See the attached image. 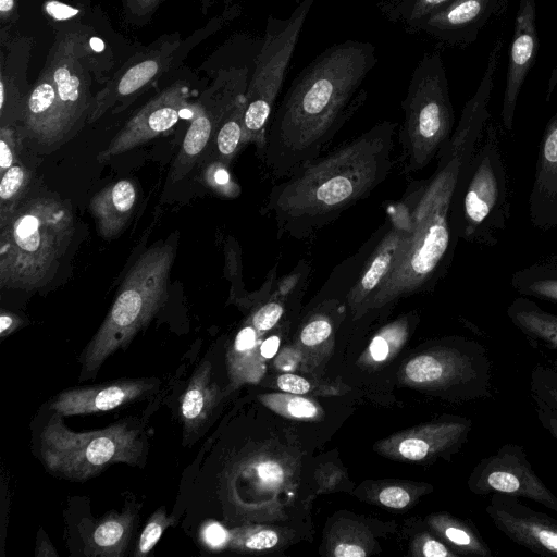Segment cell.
Instances as JSON below:
<instances>
[{
  "label": "cell",
  "mask_w": 557,
  "mask_h": 557,
  "mask_svg": "<svg viewBox=\"0 0 557 557\" xmlns=\"http://www.w3.org/2000/svg\"><path fill=\"white\" fill-rule=\"evenodd\" d=\"M454 0H379L377 8L389 22L399 24L409 34L430 15L442 10Z\"/></svg>",
  "instance_id": "4316f807"
},
{
  "label": "cell",
  "mask_w": 557,
  "mask_h": 557,
  "mask_svg": "<svg viewBox=\"0 0 557 557\" xmlns=\"http://www.w3.org/2000/svg\"><path fill=\"white\" fill-rule=\"evenodd\" d=\"M178 45V40L174 38L160 39L129 58L94 98L87 122H96L109 110H122L169 69Z\"/></svg>",
  "instance_id": "4fadbf2b"
},
{
  "label": "cell",
  "mask_w": 557,
  "mask_h": 557,
  "mask_svg": "<svg viewBox=\"0 0 557 557\" xmlns=\"http://www.w3.org/2000/svg\"><path fill=\"white\" fill-rule=\"evenodd\" d=\"M245 96V85L236 76L219 73L213 84L193 106L194 116L170 171L175 183L184 178L199 160L227 112Z\"/></svg>",
  "instance_id": "7c38bea8"
},
{
  "label": "cell",
  "mask_w": 557,
  "mask_h": 557,
  "mask_svg": "<svg viewBox=\"0 0 557 557\" xmlns=\"http://www.w3.org/2000/svg\"><path fill=\"white\" fill-rule=\"evenodd\" d=\"M388 351V344L384 337L376 336L373 338L370 345V352L374 360H384L387 357Z\"/></svg>",
  "instance_id": "c3c4849f"
},
{
  "label": "cell",
  "mask_w": 557,
  "mask_h": 557,
  "mask_svg": "<svg viewBox=\"0 0 557 557\" xmlns=\"http://www.w3.org/2000/svg\"><path fill=\"white\" fill-rule=\"evenodd\" d=\"M256 343V329L255 326H245L236 335L234 342V349L236 350H250Z\"/></svg>",
  "instance_id": "f6af8a7d"
},
{
  "label": "cell",
  "mask_w": 557,
  "mask_h": 557,
  "mask_svg": "<svg viewBox=\"0 0 557 557\" xmlns=\"http://www.w3.org/2000/svg\"><path fill=\"white\" fill-rule=\"evenodd\" d=\"M532 399L557 412V363L536 364L531 371Z\"/></svg>",
  "instance_id": "f546056e"
},
{
  "label": "cell",
  "mask_w": 557,
  "mask_h": 557,
  "mask_svg": "<svg viewBox=\"0 0 557 557\" xmlns=\"http://www.w3.org/2000/svg\"><path fill=\"white\" fill-rule=\"evenodd\" d=\"M287 411L296 418H311L317 414V407L308 399L295 397L287 403Z\"/></svg>",
  "instance_id": "7bdbcfd3"
},
{
  "label": "cell",
  "mask_w": 557,
  "mask_h": 557,
  "mask_svg": "<svg viewBox=\"0 0 557 557\" xmlns=\"http://www.w3.org/2000/svg\"><path fill=\"white\" fill-rule=\"evenodd\" d=\"M277 535L271 530H261L255 532L244 539L245 547L249 549H267L273 547L277 543Z\"/></svg>",
  "instance_id": "f35d334b"
},
{
  "label": "cell",
  "mask_w": 557,
  "mask_h": 557,
  "mask_svg": "<svg viewBox=\"0 0 557 557\" xmlns=\"http://www.w3.org/2000/svg\"><path fill=\"white\" fill-rule=\"evenodd\" d=\"M518 3L500 111L502 125L508 132L513 128L518 98L539 50L535 0Z\"/></svg>",
  "instance_id": "2e32d148"
},
{
  "label": "cell",
  "mask_w": 557,
  "mask_h": 557,
  "mask_svg": "<svg viewBox=\"0 0 557 557\" xmlns=\"http://www.w3.org/2000/svg\"><path fill=\"white\" fill-rule=\"evenodd\" d=\"M88 52L84 36L75 32L59 35L50 50L48 66L62 111L66 136L88 117L94 98L90 78L83 64Z\"/></svg>",
  "instance_id": "8fae6325"
},
{
  "label": "cell",
  "mask_w": 557,
  "mask_h": 557,
  "mask_svg": "<svg viewBox=\"0 0 557 557\" xmlns=\"http://www.w3.org/2000/svg\"><path fill=\"white\" fill-rule=\"evenodd\" d=\"M0 231V286L33 289L53 277L72 240L74 219L66 202L36 197Z\"/></svg>",
  "instance_id": "277c9868"
},
{
  "label": "cell",
  "mask_w": 557,
  "mask_h": 557,
  "mask_svg": "<svg viewBox=\"0 0 557 557\" xmlns=\"http://www.w3.org/2000/svg\"><path fill=\"white\" fill-rule=\"evenodd\" d=\"M256 469L260 480L265 484H277L283 479V469L274 461H262Z\"/></svg>",
  "instance_id": "60d3db41"
},
{
  "label": "cell",
  "mask_w": 557,
  "mask_h": 557,
  "mask_svg": "<svg viewBox=\"0 0 557 557\" xmlns=\"http://www.w3.org/2000/svg\"><path fill=\"white\" fill-rule=\"evenodd\" d=\"M37 556H58L51 543L47 537L45 540H40L38 544Z\"/></svg>",
  "instance_id": "db71d44e"
},
{
  "label": "cell",
  "mask_w": 557,
  "mask_h": 557,
  "mask_svg": "<svg viewBox=\"0 0 557 557\" xmlns=\"http://www.w3.org/2000/svg\"><path fill=\"white\" fill-rule=\"evenodd\" d=\"M401 109L399 161L405 173H413L436 158L455 129L448 81L438 51L425 52L413 69Z\"/></svg>",
  "instance_id": "52a82bcc"
},
{
  "label": "cell",
  "mask_w": 557,
  "mask_h": 557,
  "mask_svg": "<svg viewBox=\"0 0 557 557\" xmlns=\"http://www.w3.org/2000/svg\"><path fill=\"white\" fill-rule=\"evenodd\" d=\"M15 10V0H0V14L2 21H7Z\"/></svg>",
  "instance_id": "f5cc1de1"
},
{
  "label": "cell",
  "mask_w": 557,
  "mask_h": 557,
  "mask_svg": "<svg viewBox=\"0 0 557 557\" xmlns=\"http://www.w3.org/2000/svg\"><path fill=\"white\" fill-rule=\"evenodd\" d=\"M22 324V320L12 312L1 311L0 314V335L4 337L16 331Z\"/></svg>",
  "instance_id": "bcb514c9"
},
{
  "label": "cell",
  "mask_w": 557,
  "mask_h": 557,
  "mask_svg": "<svg viewBox=\"0 0 557 557\" xmlns=\"http://www.w3.org/2000/svg\"><path fill=\"white\" fill-rule=\"evenodd\" d=\"M283 313V305L277 300H270L255 312L251 322L257 331H268L280 321Z\"/></svg>",
  "instance_id": "836d02e7"
},
{
  "label": "cell",
  "mask_w": 557,
  "mask_h": 557,
  "mask_svg": "<svg viewBox=\"0 0 557 557\" xmlns=\"http://www.w3.org/2000/svg\"><path fill=\"white\" fill-rule=\"evenodd\" d=\"M332 333L329 320L319 318L311 320L301 331L300 341L307 346H314L326 341Z\"/></svg>",
  "instance_id": "e575fe53"
},
{
  "label": "cell",
  "mask_w": 557,
  "mask_h": 557,
  "mask_svg": "<svg viewBox=\"0 0 557 557\" xmlns=\"http://www.w3.org/2000/svg\"><path fill=\"white\" fill-rule=\"evenodd\" d=\"M504 41L490 52L480 84L466 102L450 139L436 156L430 177L411 182L401 200L408 213V230L388 275L367 300L368 307L433 287L448 270L459 240L451 214L458 184L490 119L488 103Z\"/></svg>",
  "instance_id": "6da1fadb"
},
{
  "label": "cell",
  "mask_w": 557,
  "mask_h": 557,
  "mask_svg": "<svg viewBox=\"0 0 557 557\" xmlns=\"http://www.w3.org/2000/svg\"><path fill=\"white\" fill-rule=\"evenodd\" d=\"M46 12L57 18V20H66L78 14V9L66 5L57 0H50L45 4Z\"/></svg>",
  "instance_id": "ee69618b"
},
{
  "label": "cell",
  "mask_w": 557,
  "mask_h": 557,
  "mask_svg": "<svg viewBox=\"0 0 557 557\" xmlns=\"http://www.w3.org/2000/svg\"><path fill=\"white\" fill-rule=\"evenodd\" d=\"M379 500L386 507L404 508L408 505L410 496L404 488L391 486L381 491L379 494Z\"/></svg>",
  "instance_id": "74e56055"
},
{
  "label": "cell",
  "mask_w": 557,
  "mask_h": 557,
  "mask_svg": "<svg viewBox=\"0 0 557 557\" xmlns=\"http://www.w3.org/2000/svg\"><path fill=\"white\" fill-rule=\"evenodd\" d=\"M469 488L483 496L502 493L528 498L557 513V495L535 473L524 447L517 443H506L480 460Z\"/></svg>",
  "instance_id": "30bf717a"
},
{
  "label": "cell",
  "mask_w": 557,
  "mask_h": 557,
  "mask_svg": "<svg viewBox=\"0 0 557 557\" xmlns=\"http://www.w3.org/2000/svg\"><path fill=\"white\" fill-rule=\"evenodd\" d=\"M189 86L177 81L141 107L99 152L97 160L106 162L169 132L188 108Z\"/></svg>",
  "instance_id": "5bb4252c"
},
{
  "label": "cell",
  "mask_w": 557,
  "mask_h": 557,
  "mask_svg": "<svg viewBox=\"0 0 557 557\" xmlns=\"http://www.w3.org/2000/svg\"><path fill=\"white\" fill-rule=\"evenodd\" d=\"M20 140L11 126L0 128V175L18 161Z\"/></svg>",
  "instance_id": "1f68e13d"
},
{
  "label": "cell",
  "mask_w": 557,
  "mask_h": 557,
  "mask_svg": "<svg viewBox=\"0 0 557 557\" xmlns=\"http://www.w3.org/2000/svg\"><path fill=\"white\" fill-rule=\"evenodd\" d=\"M511 324L530 342L557 349V314L546 311L532 298L519 296L507 307Z\"/></svg>",
  "instance_id": "603a6c76"
},
{
  "label": "cell",
  "mask_w": 557,
  "mask_h": 557,
  "mask_svg": "<svg viewBox=\"0 0 557 557\" xmlns=\"http://www.w3.org/2000/svg\"><path fill=\"white\" fill-rule=\"evenodd\" d=\"M30 182V172L15 163L1 175L0 182V227L4 226L20 207Z\"/></svg>",
  "instance_id": "f1b7e54d"
},
{
  "label": "cell",
  "mask_w": 557,
  "mask_h": 557,
  "mask_svg": "<svg viewBox=\"0 0 557 557\" xmlns=\"http://www.w3.org/2000/svg\"><path fill=\"white\" fill-rule=\"evenodd\" d=\"M387 230L361 268L352 283L348 299L352 306H362L375 293L388 275L396 261V255L408 230V213L404 201L387 207Z\"/></svg>",
  "instance_id": "d6986e66"
},
{
  "label": "cell",
  "mask_w": 557,
  "mask_h": 557,
  "mask_svg": "<svg viewBox=\"0 0 557 557\" xmlns=\"http://www.w3.org/2000/svg\"><path fill=\"white\" fill-rule=\"evenodd\" d=\"M500 0H454L425 18L417 28L447 45H469L496 13Z\"/></svg>",
  "instance_id": "ffe728a7"
},
{
  "label": "cell",
  "mask_w": 557,
  "mask_h": 557,
  "mask_svg": "<svg viewBox=\"0 0 557 557\" xmlns=\"http://www.w3.org/2000/svg\"><path fill=\"white\" fill-rule=\"evenodd\" d=\"M158 385L153 379H135L69 388L52 399L50 409L62 417L108 411L152 393Z\"/></svg>",
  "instance_id": "e0dca14e"
},
{
  "label": "cell",
  "mask_w": 557,
  "mask_h": 557,
  "mask_svg": "<svg viewBox=\"0 0 557 557\" xmlns=\"http://www.w3.org/2000/svg\"><path fill=\"white\" fill-rule=\"evenodd\" d=\"M315 0H301L285 18L270 15L264 38L255 58L249 77L244 113L245 140L260 156L275 100L285 81L304 24Z\"/></svg>",
  "instance_id": "9c48e42d"
},
{
  "label": "cell",
  "mask_w": 557,
  "mask_h": 557,
  "mask_svg": "<svg viewBox=\"0 0 557 557\" xmlns=\"http://www.w3.org/2000/svg\"><path fill=\"white\" fill-rule=\"evenodd\" d=\"M53 412L39 436L45 467L69 480L85 481L113 463L139 465L145 443L138 428L119 422L106 429L74 432Z\"/></svg>",
  "instance_id": "ba28073f"
},
{
  "label": "cell",
  "mask_w": 557,
  "mask_h": 557,
  "mask_svg": "<svg viewBox=\"0 0 557 557\" xmlns=\"http://www.w3.org/2000/svg\"><path fill=\"white\" fill-rule=\"evenodd\" d=\"M334 555L337 557H363L366 552L358 545L343 543L335 547Z\"/></svg>",
  "instance_id": "681fc988"
},
{
  "label": "cell",
  "mask_w": 557,
  "mask_h": 557,
  "mask_svg": "<svg viewBox=\"0 0 557 557\" xmlns=\"http://www.w3.org/2000/svg\"><path fill=\"white\" fill-rule=\"evenodd\" d=\"M528 212L535 228L549 231L557 227V108L539 144Z\"/></svg>",
  "instance_id": "ac0fdd59"
},
{
  "label": "cell",
  "mask_w": 557,
  "mask_h": 557,
  "mask_svg": "<svg viewBox=\"0 0 557 557\" xmlns=\"http://www.w3.org/2000/svg\"><path fill=\"white\" fill-rule=\"evenodd\" d=\"M397 126L381 121L274 185L264 211L278 236H313L382 184L393 166Z\"/></svg>",
  "instance_id": "3957f363"
},
{
  "label": "cell",
  "mask_w": 557,
  "mask_h": 557,
  "mask_svg": "<svg viewBox=\"0 0 557 557\" xmlns=\"http://www.w3.org/2000/svg\"><path fill=\"white\" fill-rule=\"evenodd\" d=\"M245 107L246 97L244 96L224 116L213 137L212 144H214L216 161L227 166L242 148L246 146L244 127Z\"/></svg>",
  "instance_id": "83f0119b"
},
{
  "label": "cell",
  "mask_w": 557,
  "mask_h": 557,
  "mask_svg": "<svg viewBox=\"0 0 557 557\" xmlns=\"http://www.w3.org/2000/svg\"><path fill=\"white\" fill-rule=\"evenodd\" d=\"M280 338L277 336H271L262 343L260 352L264 358H271L276 354Z\"/></svg>",
  "instance_id": "f907efd6"
},
{
  "label": "cell",
  "mask_w": 557,
  "mask_h": 557,
  "mask_svg": "<svg viewBox=\"0 0 557 557\" xmlns=\"http://www.w3.org/2000/svg\"><path fill=\"white\" fill-rule=\"evenodd\" d=\"M376 63L371 42L349 39L323 50L294 78L271 115L259 156L272 177L285 178L321 156L363 106L361 86Z\"/></svg>",
  "instance_id": "7a4b0ae2"
},
{
  "label": "cell",
  "mask_w": 557,
  "mask_h": 557,
  "mask_svg": "<svg viewBox=\"0 0 557 557\" xmlns=\"http://www.w3.org/2000/svg\"><path fill=\"white\" fill-rule=\"evenodd\" d=\"M555 351H556V360H557V349H555Z\"/></svg>",
  "instance_id": "11a10c76"
},
{
  "label": "cell",
  "mask_w": 557,
  "mask_h": 557,
  "mask_svg": "<svg viewBox=\"0 0 557 557\" xmlns=\"http://www.w3.org/2000/svg\"><path fill=\"white\" fill-rule=\"evenodd\" d=\"M21 119L28 135L41 145L52 146L67 137L55 88L47 65L24 99Z\"/></svg>",
  "instance_id": "44dd1931"
},
{
  "label": "cell",
  "mask_w": 557,
  "mask_h": 557,
  "mask_svg": "<svg viewBox=\"0 0 557 557\" xmlns=\"http://www.w3.org/2000/svg\"><path fill=\"white\" fill-rule=\"evenodd\" d=\"M510 208V182L498 128L487 122L455 194L454 232L458 239L493 247L507 227Z\"/></svg>",
  "instance_id": "8992f818"
},
{
  "label": "cell",
  "mask_w": 557,
  "mask_h": 557,
  "mask_svg": "<svg viewBox=\"0 0 557 557\" xmlns=\"http://www.w3.org/2000/svg\"><path fill=\"white\" fill-rule=\"evenodd\" d=\"M134 524V512H112L99 520L88 533L85 554L88 556L121 557L128 544Z\"/></svg>",
  "instance_id": "cb8c5ba5"
},
{
  "label": "cell",
  "mask_w": 557,
  "mask_h": 557,
  "mask_svg": "<svg viewBox=\"0 0 557 557\" xmlns=\"http://www.w3.org/2000/svg\"><path fill=\"white\" fill-rule=\"evenodd\" d=\"M205 178L211 188L223 195H234L235 189H238L231 181L227 165L220 161H214L206 169Z\"/></svg>",
  "instance_id": "d6a6232c"
},
{
  "label": "cell",
  "mask_w": 557,
  "mask_h": 557,
  "mask_svg": "<svg viewBox=\"0 0 557 557\" xmlns=\"http://www.w3.org/2000/svg\"><path fill=\"white\" fill-rule=\"evenodd\" d=\"M216 388L211 382V366L202 362L194 372L180 403V413L188 433L197 431L216 403Z\"/></svg>",
  "instance_id": "d4e9b609"
},
{
  "label": "cell",
  "mask_w": 557,
  "mask_h": 557,
  "mask_svg": "<svg viewBox=\"0 0 557 557\" xmlns=\"http://www.w3.org/2000/svg\"><path fill=\"white\" fill-rule=\"evenodd\" d=\"M161 0H127L133 9L139 12H148L152 10Z\"/></svg>",
  "instance_id": "816d5d0a"
},
{
  "label": "cell",
  "mask_w": 557,
  "mask_h": 557,
  "mask_svg": "<svg viewBox=\"0 0 557 557\" xmlns=\"http://www.w3.org/2000/svg\"><path fill=\"white\" fill-rule=\"evenodd\" d=\"M533 403L535 404L539 422L557 442V412L548 409L540 401L533 400Z\"/></svg>",
  "instance_id": "b9f144b4"
},
{
  "label": "cell",
  "mask_w": 557,
  "mask_h": 557,
  "mask_svg": "<svg viewBox=\"0 0 557 557\" xmlns=\"http://www.w3.org/2000/svg\"><path fill=\"white\" fill-rule=\"evenodd\" d=\"M486 515L499 532L529 550L557 556V519L502 493L491 495Z\"/></svg>",
  "instance_id": "9a60e30c"
},
{
  "label": "cell",
  "mask_w": 557,
  "mask_h": 557,
  "mask_svg": "<svg viewBox=\"0 0 557 557\" xmlns=\"http://www.w3.org/2000/svg\"><path fill=\"white\" fill-rule=\"evenodd\" d=\"M277 386L292 394H305L310 389V383L295 374H283L277 379Z\"/></svg>",
  "instance_id": "ab89813d"
},
{
  "label": "cell",
  "mask_w": 557,
  "mask_h": 557,
  "mask_svg": "<svg viewBox=\"0 0 557 557\" xmlns=\"http://www.w3.org/2000/svg\"><path fill=\"white\" fill-rule=\"evenodd\" d=\"M423 555L426 557H447L453 554L440 541L430 539L423 545Z\"/></svg>",
  "instance_id": "7dc6e473"
},
{
  "label": "cell",
  "mask_w": 557,
  "mask_h": 557,
  "mask_svg": "<svg viewBox=\"0 0 557 557\" xmlns=\"http://www.w3.org/2000/svg\"><path fill=\"white\" fill-rule=\"evenodd\" d=\"M175 246L158 244L147 249L127 272L101 326L81 356V381L92 379L102 363L125 348L146 326L168 297Z\"/></svg>",
  "instance_id": "5b68a950"
},
{
  "label": "cell",
  "mask_w": 557,
  "mask_h": 557,
  "mask_svg": "<svg viewBox=\"0 0 557 557\" xmlns=\"http://www.w3.org/2000/svg\"><path fill=\"white\" fill-rule=\"evenodd\" d=\"M510 285L519 296L557 305V253L543 256L515 271Z\"/></svg>",
  "instance_id": "484cf974"
},
{
  "label": "cell",
  "mask_w": 557,
  "mask_h": 557,
  "mask_svg": "<svg viewBox=\"0 0 557 557\" xmlns=\"http://www.w3.org/2000/svg\"><path fill=\"white\" fill-rule=\"evenodd\" d=\"M173 523V518L168 517L165 509H158L146 523L134 555L146 556L156 546L164 530Z\"/></svg>",
  "instance_id": "4dcf8cb0"
},
{
  "label": "cell",
  "mask_w": 557,
  "mask_h": 557,
  "mask_svg": "<svg viewBox=\"0 0 557 557\" xmlns=\"http://www.w3.org/2000/svg\"><path fill=\"white\" fill-rule=\"evenodd\" d=\"M136 201L137 189L129 180L117 181L94 195L89 209L103 238L111 239L124 230Z\"/></svg>",
  "instance_id": "7402d4cb"
},
{
  "label": "cell",
  "mask_w": 557,
  "mask_h": 557,
  "mask_svg": "<svg viewBox=\"0 0 557 557\" xmlns=\"http://www.w3.org/2000/svg\"><path fill=\"white\" fill-rule=\"evenodd\" d=\"M431 446L421 438L409 437L404 440L398 447L401 456L410 460H421L428 456Z\"/></svg>",
  "instance_id": "8d00e7d4"
},
{
  "label": "cell",
  "mask_w": 557,
  "mask_h": 557,
  "mask_svg": "<svg viewBox=\"0 0 557 557\" xmlns=\"http://www.w3.org/2000/svg\"><path fill=\"white\" fill-rule=\"evenodd\" d=\"M200 540L210 549H220L228 541V533L220 523L208 521L201 527Z\"/></svg>",
  "instance_id": "d590c367"
}]
</instances>
